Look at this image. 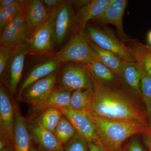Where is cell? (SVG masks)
Segmentation results:
<instances>
[{"mask_svg":"<svg viewBox=\"0 0 151 151\" xmlns=\"http://www.w3.org/2000/svg\"><path fill=\"white\" fill-rule=\"evenodd\" d=\"M63 115L62 112L57 108H46L42 111L35 119L45 129L54 134Z\"/></svg>","mask_w":151,"mask_h":151,"instance_id":"cell-25","label":"cell"},{"mask_svg":"<svg viewBox=\"0 0 151 151\" xmlns=\"http://www.w3.org/2000/svg\"><path fill=\"white\" fill-rule=\"evenodd\" d=\"M40 0L27 1L24 12L26 21L34 32L48 19L51 13Z\"/></svg>","mask_w":151,"mask_h":151,"instance_id":"cell-17","label":"cell"},{"mask_svg":"<svg viewBox=\"0 0 151 151\" xmlns=\"http://www.w3.org/2000/svg\"><path fill=\"white\" fill-rule=\"evenodd\" d=\"M148 41L149 43L151 45V30L149 32L147 36Z\"/></svg>","mask_w":151,"mask_h":151,"instance_id":"cell-38","label":"cell"},{"mask_svg":"<svg viewBox=\"0 0 151 151\" xmlns=\"http://www.w3.org/2000/svg\"><path fill=\"white\" fill-rule=\"evenodd\" d=\"M127 0H111L107 8L94 21L101 24L115 26L122 40L127 39L123 27V17L127 4Z\"/></svg>","mask_w":151,"mask_h":151,"instance_id":"cell-15","label":"cell"},{"mask_svg":"<svg viewBox=\"0 0 151 151\" xmlns=\"http://www.w3.org/2000/svg\"><path fill=\"white\" fill-rule=\"evenodd\" d=\"M60 88L73 92L78 89H93V82L84 66L68 63L63 66L59 78Z\"/></svg>","mask_w":151,"mask_h":151,"instance_id":"cell-7","label":"cell"},{"mask_svg":"<svg viewBox=\"0 0 151 151\" xmlns=\"http://www.w3.org/2000/svg\"><path fill=\"white\" fill-rule=\"evenodd\" d=\"M55 57L60 62L87 64L97 60L89 45L85 30L76 28L66 45L56 52Z\"/></svg>","mask_w":151,"mask_h":151,"instance_id":"cell-3","label":"cell"},{"mask_svg":"<svg viewBox=\"0 0 151 151\" xmlns=\"http://www.w3.org/2000/svg\"><path fill=\"white\" fill-rule=\"evenodd\" d=\"M84 66L91 76L101 84H107L113 82L118 76L110 68L97 60H92Z\"/></svg>","mask_w":151,"mask_h":151,"instance_id":"cell-22","label":"cell"},{"mask_svg":"<svg viewBox=\"0 0 151 151\" xmlns=\"http://www.w3.org/2000/svg\"><path fill=\"white\" fill-rule=\"evenodd\" d=\"M105 151H107L105 150Z\"/></svg>","mask_w":151,"mask_h":151,"instance_id":"cell-40","label":"cell"},{"mask_svg":"<svg viewBox=\"0 0 151 151\" xmlns=\"http://www.w3.org/2000/svg\"><path fill=\"white\" fill-rule=\"evenodd\" d=\"M150 151H151V137L150 139Z\"/></svg>","mask_w":151,"mask_h":151,"instance_id":"cell-39","label":"cell"},{"mask_svg":"<svg viewBox=\"0 0 151 151\" xmlns=\"http://www.w3.org/2000/svg\"><path fill=\"white\" fill-rule=\"evenodd\" d=\"M138 97H142L141 89V77L135 62H127L118 76Z\"/></svg>","mask_w":151,"mask_h":151,"instance_id":"cell-21","label":"cell"},{"mask_svg":"<svg viewBox=\"0 0 151 151\" xmlns=\"http://www.w3.org/2000/svg\"><path fill=\"white\" fill-rule=\"evenodd\" d=\"M136 66L140 74L142 97L145 104L149 124L151 128V76L137 63Z\"/></svg>","mask_w":151,"mask_h":151,"instance_id":"cell-26","label":"cell"},{"mask_svg":"<svg viewBox=\"0 0 151 151\" xmlns=\"http://www.w3.org/2000/svg\"><path fill=\"white\" fill-rule=\"evenodd\" d=\"M0 151H15L14 149L10 147H7L5 148L4 149Z\"/></svg>","mask_w":151,"mask_h":151,"instance_id":"cell-37","label":"cell"},{"mask_svg":"<svg viewBox=\"0 0 151 151\" xmlns=\"http://www.w3.org/2000/svg\"><path fill=\"white\" fill-rule=\"evenodd\" d=\"M58 109L71 122L77 134L87 142H97L96 126L90 113L75 111L70 107Z\"/></svg>","mask_w":151,"mask_h":151,"instance_id":"cell-9","label":"cell"},{"mask_svg":"<svg viewBox=\"0 0 151 151\" xmlns=\"http://www.w3.org/2000/svg\"><path fill=\"white\" fill-rule=\"evenodd\" d=\"M58 80L57 70L35 81L19 95L17 100L22 103L35 104L43 100L55 88Z\"/></svg>","mask_w":151,"mask_h":151,"instance_id":"cell-10","label":"cell"},{"mask_svg":"<svg viewBox=\"0 0 151 151\" xmlns=\"http://www.w3.org/2000/svg\"><path fill=\"white\" fill-rule=\"evenodd\" d=\"M7 147L8 146L4 141L0 139V151L2 150Z\"/></svg>","mask_w":151,"mask_h":151,"instance_id":"cell-35","label":"cell"},{"mask_svg":"<svg viewBox=\"0 0 151 151\" xmlns=\"http://www.w3.org/2000/svg\"><path fill=\"white\" fill-rule=\"evenodd\" d=\"M127 151H145L140 143L136 139H132L128 146Z\"/></svg>","mask_w":151,"mask_h":151,"instance_id":"cell-31","label":"cell"},{"mask_svg":"<svg viewBox=\"0 0 151 151\" xmlns=\"http://www.w3.org/2000/svg\"><path fill=\"white\" fill-rule=\"evenodd\" d=\"M63 148L64 151H89L88 142L78 134Z\"/></svg>","mask_w":151,"mask_h":151,"instance_id":"cell-29","label":"cell"},{"mask_svg":"<svg viewBox=\"0 0 151 151\" xmlns=\"http://www.w3.org/2000/svg\"><path fill=\"white\" fill-rule=\"evenodd\" d=\"M54 134L58 142L63 147L75 137L77 134L71 122L63 115L57 126Z\"/></svg>","mask_w":151,"mask_h":151,"instance_id":"cell-24","label":"cell"},{"mask_svg":"<svg viewBox=\"0 0 151 151\" xmlns=\"http://www.w3.org/2000/svg\"><path fill=\"white\" fill-rule=\"evenodd\" d=\"M29 151H40L37 148L33 145L32 141H31L30 145Z\"/></svg>","mask_w":151,"mask_h":151,"instance_id":"cell-36","label":"cell"},{"mask_svg":"<svg viewBox=\"0 0 151 151\" xmlns=\"http://www.w3.org/2000/svg\"><path fill=\"white\" fill-rule=\"evenodd\" d=\"M24 8L1 32L0 45L15 46L29 42L33 31L26 21Z\"/></svg>","mask_w":151,"mask_h":151,"instance_id":"cell-8","label":"cell"},{"mask_svg":"<svg viewBox=\"0 0 151 151\" xmlns=\"http://www.w3.org/2000/svg\"><path fill=\"white\" fill-rule=\"evenodd\" d=\"M60 63L59 60L55 57L44 61L36 65L29 71L23 82L21 86L19 95L35 81L46 77L57 71Z\"/></svg>","mask_w":151,"mask_h":151,"instance_id":"cell-19","label":"cell"},{"mask_svg":"<svg viewBox=\"0 0 151 151\" xmlns=\"http://www.w3.org/2000/svg\"><path fill=\"white\" fill-rule=\"evenodd\" d=\"M89 151H105V149L98 143L95 142H88Z\"/></svg>","mask_w":151,"mask_h":151,"instance_id":"cell-33","label":"cell"},{"mask_svg":"<svg viewBox=\"0 0 151 151\" xmlns=\"http://www.w3.org/2000/svg\"><path fill=\"white\" fill-rule=\"evenodd\" d=\"M130 42L151 62V46L144 44L136 40H129Z\"/></svg>","mask_w":151,"mask_h":151,"instance_id":"cell-30","label":"cell"},{"mask_svg":"<svg viewBox=\"0 0 151 151\" xmlns=\"http://www.w3.org/2000/svg\"><path fill=\"white\" fill-rule=\"evenodd\" d=\"M72 92L58 87L55 88L43 100L31 105L29 120L36 119L40 113L46 108L70 107V100Z\"/></svg>","mask_w":151,"mask_h":151,"instance_id":"cell-14","label":"cell"},{"mask_svg":"<svg viewBox=\"0 0 151 151\" xmlns=\"http://www.w3.org/2000/svg\"><path fill=\"white\" fill-rule=\"evenodd\" d=\"M93 89H78L72 93L70 108L75 111L89 113L93 94Z\"/></svg>","mask_w":151,"mask_h":151,"instance_id":"cell-23","label":"cell"},{"mask_svg":"<svg viewBox=\"0 0 151 151\" xmlns=\"http://www.w3.org/2000/svg\"><path fill=\"white\" fill-rule=\"evenodd\" d=\"M15 46L12 45H1L0 46V76L1 79L3 78L8 68L9 61Z\"/></svg>","mask_w":151,"mask_h":151,"instance_id":"cell-28","label":"cell"},{"mask_svg":"<svg viewBox=\"0 0 151 151\" xmlns=\"http://www.w3.org/2000/svg\"><path fill=\"white\" fill-rule=\"evenodd\" d=\"M60 5L52 10L49 17L46 21L34 31L29 41L31 47L29 54L49 53L53 49L55 42V21Z\"/></svg>","mask_w":151,"mask_h":151,"instance_id":"cell-5","label":"cell"},{"mask_svg":"<svg viewBox=\"0 0 151 151\" xmlns=\"http://www.w3.org/2000/svg\"><path fill=\"white\" fill-rule=\"evenodd\" d=\"M29 42L16 45L14 48L8 67L10 72V93L14 96L17 87L20 81L24 66L26 55L28 54L30 50Z\"/></svg>","mask_w":151,"mask_h":151,"instance_id":"cell-13","label":"cell"},{"mask_svg":"<svg viewBox=\"0 0 151 151\" xmlns=\"http://www.w3.org/2000/svg\"><path fill=\"white\" fill-rule=\"evenodd\" d=\"M44 3L47 8L50 11H51L53 9L61 4L63 1L61 0H42Z\"/></svg>","mask_w":151,"mask_h":151,"instance_id":"cell-32","label":"cell"},{"mask_svg":"<svg viewBox=\"0 0 151 151\" xmlns=\"http://www.w3.org/2000/svg\"><path fill=\"white\" fill-rule=\"evenodd\" d=\"M27 1L18 0L12 5L0 8V32H2L24 8Z\"/></svg>","mask_w":151,"mask_h":151,"instance_id":"cell-27","label":"cell"},{"mask_svg":"<svg viewBox=\"0 0 151 151\" xmlns=\"http://www.w3.org/2000/svg\"><path fill=\"white\" fill-rule=\"evenodd\" d=\"M88 41L97 61L109 68L119 76L124 65L128 62L115 53L100 48L89 40Z\"/></svg>","mask_w":151,"mask_h":151,"instance_id":"cell-20","label":"cell"},{"mask_svg":"<svg viewBox=\"0 0 151 151\" xmlns=\"http://www.w3.org/2000/svg\"><path fill=\"white\" fill-rule=\"evenodd\" d=\"M18 0H1L0 1V8L9 6L17 2Z\"/></svg>","mask_w":151,"mask_h":151,"instance_id":"cell-34","label":"cell"},{"mask_svg":"<svg viewBox=\"0 0 151 151\" xmlns=\"http://www.w3.org/2000/svg\"><path fill=\"white\" fill-rule=\"evenodd\" d=\"M15 104L5 86H0V139L14 148V129Z\"/></svg>","mask_w":151,"mask_h":151,"instance_id":"cell-6","label":"cell"},{"mask_svg":"<svg viewBox=\"0 0 151 151\" xmlns=\"http://www.w3.org/2000/svg\"><path fill=\"white\" fill-rule=\"evenodd\" d=\"M31 139L40 151H64L63 146L57 141L54 134L42 127L36 119L27 121Z\"/></svg>","mask_w":151,"mask_h":151,"instance_id":"cell-12","label":"cell"},{"mask_svg":"<svg viewBox=\"0 0 151 151\" xmlns=\"http://www.w3.org/2000/svg\"><path fill=\"white\" fill-rule=\"evenodd\" d=\"M72 1H63L59 7L55 21V39L58 45L63 42L70 32L76 28Z\"/></svg>","mask_w":151,"mask_h":151,"instance_id":"cell-11","label":"cell"},{"mask_svg":"<svg viewBox=\"0 0 151 151\" xmlns=\"http://www.w3.org/2000/svg\"><path fill=\"white\" fill-rule=\"evenodd\" d=\"M96 126L97 142L107 151H122V146L137 134H151V128L136 122L102 119L92 116Z\"/></svg>","mask_w":151,"mask_h":151,"instance_id":"cell-2","label":"cell"},{"mask_svg":"<svg viewBox=\"0 0 151 151\" xmlns=\"http://www.w3.org/2000/svg\"><path fill=\"white\" fill-rule=\"evenodd\" d=\"M85 32L87 38L100 48L115 53L127 62H135L124 42L109 28L86 26Z\"/></svg>","mask_w":151,"mask_h":151,"instance_id":"cell-4","label":"cell"},{"mask_svg":"<svg viewBox=\"0 0 151 151\" xmlns=\"http://www.w3.org/2000/svg\"><path fill=\"white\" fill-rule=\"evenodd\" d=\"M14 139L15 151H29L32 140L28 129L27 122L22 116L17 104L15 110Z\"/></svg>","mask_w":151,"mask_h":151,"instance_id":"cell-18","label":"cell"},{"mask_svg":"<svg viewBox=\"0 0 151 151\" xmlns=\"http://www.w3.org/2000/svg\"><path fill=\"white\" fill-rule=\"evenodd\" d=\"M90 76L93 92L89 113L92 116L136 122L150 127L147 112L129 94L122 89L99 83Z\"/></svg>","mask_w":151,"mask_h":151,"instance_id":"cell-1","label":"cell"},{"mask_svg":"<svg viewBox=\"0 0 151 151\" xmlns=\"http://www.w3.org/2000/svg\"><path fill=\"white\" fill-rule=\"evenodd\" d=\"M111 0L87 1L84 5L78 9L75 15L76 28L85 30L88 22L94 20L107 8Z\"/></svg>","mask_w":151,"mask_h":151,"instance_id":"cell-16","label":"cell"}]
</instances>
